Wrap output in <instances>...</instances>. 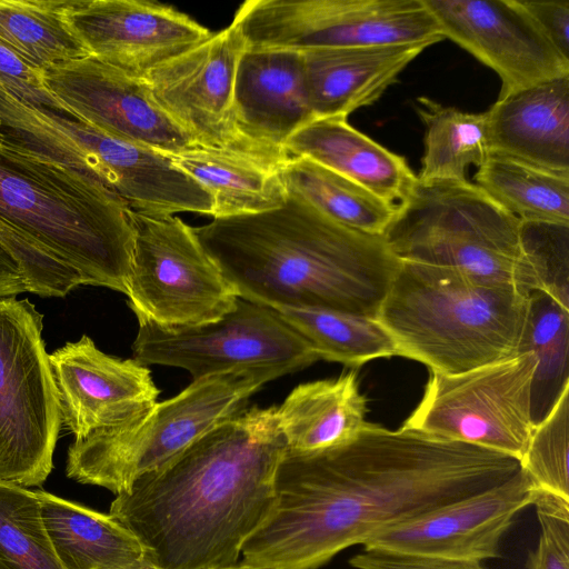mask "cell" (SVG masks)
Segmentation results:
<instances>
[{
  "label": "cell",
  "mask_w": 569,
  "mask_h": 569,
  "mask_svg": "<svg viewBox=\"0 0 569 569\" xmlns=\"http://www.w3.org/2000/svg\"><path fill=\"white\" fill-rule=\"evenodd\" d=\"M520 460L490 449L367 422L349 442L286 452L274 501L241 549L261 569H318L378 532L500 486Z\"/></svg>",
  "instance_id": "1"
},
{
  "label": "cell",
  "mask_w": 569,
  "mask_h": 569,
  "mask_svg": "<svg viewBox=\"0 0 569 569\" xmlns=\"http://www.w3.org/2000/svg\"><path fill=\"white\" fill-rule=\"evenodd\" d=\"M276 408L243 409L116 496L109 515L160 569L238 563L267 519L287 452Z\"/></svg>",
  "instance_id": "2"
},
{
  "label": "cell",
  "mask_w": 569,
  "mask_h": 569,
  "mask_svg": "<svg viewBox=\"0 0 569 569\" xmlns=\"http://www.w3.org/2000/svg\"><path fill=\"white\" fill-rule=\"evenodd\" d=\"M192 230L238 297L273 309L377 318L400 266L382 236L341 226L290 192L280 208Z\"/></svg>",
  "instance_id": "3"
},
{
  "label": "cell",
  "mask_w": 569,
  "mask_h": 569,
  "mask_svg": "<svg viewBox=\"0 0 569 569\" xmlns=\"http://www.w3.org/2000/svg\"><path fill=\"white\" fill-rule=\"evenodd\" d=\"M527 302L511 283L400 261L377 320L399 356L456 375L517 355Z\"/></svg>",
  "instance_id": "4"
},
{
  "label": "cell",
  "mask_w": 569,
  "mask_h": 569,
  "mask_svg": "<svg viewBox=\"0 0 569 569\" xmlns=\"http://www.w3.org/2000/svg\"><path fill=\"white\" fill-rule=\"evenodd\" d=\"M129 212L104 188L17 143L0 151V219L74 270L82 286L126 295L133 249Z\"/></svg>",
  "instance_id": "5"
},
{
  "label": "cell",
  "mask_w": 569,
  "mask_h": 569,
  "mask_svg": "<svg viewBox=\"0 0 569 569\" xmlns=\"http://www.w3.org/2000/svg\"><path fill=\"white\" fill-rule=\"evenodd\" d=\"M278 369L231 371L193 380L177 396L143 413L96 431L69 447L66 472L78 482L103 487L116 496L217 425L244 409Z\"/></svg>",
  "instance_id": "6"
},
{
  "label": "cell",
  "mask_w": 569,
  "mask_h": 569,
  "mask_svg": "<svg viewBox=\"0 0 569 569\" xmlns=\"http://www.w3.org/2000/svg\"><path fill=\"white\" fill-rule=\"evenodd\" d=\"M520 229L519 218L468 180L417 179L382 237L400 261L518 288Z\"/></svg>",
  "instance_id": "7"
},
{
  "label": "cell",
  "mask_w": 569,
  "mask_h": 569,
  "mask_svg": "<svg viewBox=\"0 0 569 569\" xmlns=\"http://www.w3.org/2000/svg\"><path fill=\"white\" fill-rule=\"evenodd\" d=\"M43 316L28 299L0 298V480L42 485L62 417Z\"/></svg>",
  "instance_id": "8"
},
{
  "label": "cell",
  "mask_w": 569,
  "mask_h": 569,
  "mask_svg": "<svg viewBox=\"0 0 569 569\" xmlns=\"http://www.w3.org/2000/svg\"><path fill=\"white\" fill-rule=\"evenodd\" d=\"M231 22L247 48L431 46L445 39L423 0H248Z\"/></svg>",
  "instance_id": "9"
},
{
  "label": "cell",
  "mask_w": 569,
  "mask_h": 569,
  "mask_svg": "<svg viewBox=\"0 0 569 569\" xmlns=\"http://www.w3.org/2000/svg\"><path fill=\"white\" fill-rule=\"evenodd\" d=\"M133 249L128 305L138 320L186 327L220 319L238 295L197 240L173 214L129 212Z\"/></svg>",
  "instance_id": "10"
},
{
  "label": "cell",
  "mask_w": 569,
  "mask_h": 569,
  "mask_svg": "<svg viewBox=\"0 0 569 569\" xmlns=\"http://www.w3.org/2000/svg\"><path fill=\"white\" fill-rule=\"evenodd\" d=\"M138 321L133 360L184 369L192 381L262 368L287 375L319 360L276 309L240 297L231 311L207 323L167 327Z\"/></svg>",
  "instance_id": "11"
},
{
  "label": "cell",
  "mask_w": 569,
  "mask_h": 569,
  "mask_svg": "<svg viewBox=\"0 0 569 569\" xmlns=\"http://www.w3.org/2000/svg\"><path fill=\"white\" fill-rule=\"evenodd\" d=\"M536 361L522 352L466 372L429 370L423 396L402 428L521 459L532 431Z\"/></svg>",
  "instance_id": "12"
},
{
  "label": "cell",
  "mask_w": 569,
  "mask_h": 569,
  "mask_svg": "<svg viewBox=\"0 0 569 569\" xmlns=\"http://www.w3.org/2000/svg\"><path fill=\"white\" fill-rule=\"evenodd\" d=\"M63 154L71 169L114 194L130 211L212 216L210 194L161 151L74 120L66 130Z\"/></svg>",
  "instance_id": "13"
},
{
  "label": "cell",
  "mask_w": 569,
  "mask_h": 569,
  "mask_svg": "<svg viewBox=\"0 0 569 569\" xmlns=\"http://www.w3.org/2000/svg\"><path fill=\"white\" fill-rule=\"evenodd\" d=\"M244 48L231 22L144 78L159 106L196 146L261 156L242 142L232 119L237 66Z\"/></svg>",
  "instance_id": "14"
},
{
  "label": "cell",
  "mask_w": 569,
  "mask_h": 569,
  "mask_svg": "<svg viewBox=\"0 0 569 569\" xmlns=\"http://www.w3.org/2000/svg\"><path fill=\"white\" fill-rule=\"evenodd\" d=\"M442 37L501 80L498 98L569 74L566 59L519 0H423Z\"/></svg>",
  "instance_id": "15"
},
{
  "label": "cell",
  "mask_w": 569,
  "mask_h": 569,
  "mask_svg": "<svg viewBox=\"0 0 569 569\" xmlns=\"http://www.w3.org/2000/svg\"><path fill=\"white\" fill-rule=\"evenodd\" d=\"M70 117L110 136L172 154L196 146L153 98L144 79L88 54L43 70Z\"/></svg>",
  "instance_id": "16"
},
{
  "label": "cell",
  "mask_w": 569,
  "mask_h": 569,
  "mask_svg": "<svg viewBox=\"0 0 569 569\" xmlns=\"http://www.w3.org/2000/svg\"><path fill=\"white\" fill-rule=\"evenodd\" d=\"M64 13L90 56L139 79L212 34L157 1L66 0Z\"/></svg>",
  "instance_id": "17"
},
{
  "label": "cell",
  "mask_w": 569,
  "mask_h": 569,
  "mask_svg": "<svg viewBox=\"0 0 569 569\" xmlns=\"http://www.w3.org/2000/svg\"><path fill=\"white\" fill-rule=\"evenodd\" d=\"M535 498L522 469L500 486L378 532L365 550L481 563L500 557L502 537Z\"/></svg>",
  "instance_id": "18"
},
{
  "label": "cell",
  "mask_w": 569,
  "mask_h": 569,
  "mask_svg": "<svg viewBox=\"0 0 569 569\" xmlns=\"http://www.w3.org/2000/svg\"><path fill=\"white\" fill-rule=\"evenodd\" d=\"M62 426L74 440L130 420L159 396L147 366L102 352L83 335L49 355Z\"/></svg>",
  "instance_id": "19"
},
{
  "label": "cell",
  "mask_w": 569,
  "mask_h": 569,
  "mask_svg": "<svg viewBox=\"0 0 569 569\" xmlns=\"http://www.w3.org/2000/svg\"><path fill=\"white\" fill-rule=\"evenodd\" d=\"M232 119L252 151L286 161L287 141L315 119L301 51L246 47L237 66Z\"/></svg>",
  "instance_id": "20"
},
{
  "label": "cell",
  "mask_w": 569,
  "mask_h": 569,
  "mask_svg": "<svg viewBox=\"0 0 569 569\" xmlns=\"http://www.w3.org/2000/svg\"><path fill=\"white\" fill-rule=\"evenodd\" d=\"M485 113L489 153L569 176V74L498 98Z\"/></svg>",
  "instance_id": "21"
},
{
  "label": "cell",
  "mask_w": 569,
  "mask_h": 569,
  "mask_svg": "<svg viewBox=\"0 0 569 569\" xmlns=\"http://www.w3.org/2000/svg\"><path fill=\"white\" fill-rule=\"evenodd\" d=\"M427 44H379L300 50L315 118L346 117L370 106Z\"/></svg>",
  "instance_id": "22"
},
{
  "label": "cell",
  "mask_w": 569,
  "mask_h": 569,
  "mask_svg": "<svg viewBox=\"0 0 569 569\" xmlns=\"http://www.w3.org/2000/svg\"><path fill=\"white\" fill-rule=\"evenodd\" d=\"M287 157L309 159L398 204L417 176L406 159L355 129L346 117L315 118L284 146Z\"/></svg>",
  "instance_id": "23"
},
{
  "label": "cell",
  "mask_w": 569,
  "mask_h": 569,
  "mask_svg": "<svg viewBox=\"0 0 569 569\" xmlns=\"http://www.w3.org/2000/svg\"><path fill=\"white\" fill-rule=\"evenodd\" d=\"M167 156L210 194L212 218L269 211L282 207L287 200L280 171L283 162L233 149L200 146Z\"/></svg>",
  "instance_id": "24"
},
{
  "label": "cell",
  "mask_w": 569,
  "mask_h": 569,
  "mask_svg": "<svg viewBox=\"0 0 569 569\" xmlns=\"http://www.w3.org/2000/svg\"><path fill=\"white\" fill-rule=\"evenodd\" d=\"M276 416L287 452L312 453L352 440L367 423V399L356 371H349L298 385Z\"/></svg>",
  "instance_id": "25"
},
{
  "label": "cell",
  "mask_w": 569,
  "mask_h": 569,
  "mask_svg": "<svg viewBox=\"0 0 569 569\" xmlns=\"http://www.w3.org/2000/svg\"><path fill=\"white\" fill-rule=\"evenodd\" d=\"M41 518L63 569H121L147 560L138 539L109 513L37 490Z\"/></svg>",
  "instance_id": "26"
},
{
  "label": "cell",
  "mask_w": 569,
  "mask_h": 569,
  "mask_svg": "<svg viewBox=\"0 0 569 569\" xmlns=\"http://www.w3.org/2000/svg\"><path fill=\"white\" fill-rule=\"evenodd\" d=\"M280 171L288 192L349 229L383 236L395 218L397 204L309 159L290 157Z\"/></svg>",
  "instance_id": "27"
},
{
  "label": "cell",
  "mask_w": 569,
  "mask_h": 569,
  "mask_svg": "<svg viewBox=\"0 0 569 569\" xmlns=\"http://www.w3.org/2000/svg\"><path fill=\"white\" fill-rule=\"evenodd\" d=\"M476 186L525 222L569 226V176L489 153Z\"/></svg>",
  "instance_id": "28"
},
{
  "label": "cell",
  "mask_w": 569,
  "mask_h": 569,
  "mask_svg": "<svg viewBox=\"0 0 569 569\" xmlns=\"http://www.w3.org/2000/svg\"><path fill=\"white\" fill-rule=\"evenodd\" d=\"M536 361L531 382V422L539 425L569 388V309L549 295L528 293L527 312L518 353Z\"/></svg>",
  "instance_id": "29"
},
{
  "label": "cell",
  "mask_w": 569,
  "mask_h": 569,
  "mask_svg": "<svg viewBox=\"0 0 569 569\" xmlns=\"http://www.w3.org/2000/svg\"><path fill=\"white\" fill-rule=\"evenodd\" d=\"M425 123V152L417 179L467 180L469 166L480 167L489 156L486 113L446 107L427 97L417 99Z\"/></svg>",
  "instance_id": "30"
},
{
  "label": "cell",
  "mask_w": 569,
  "mask_h": 569,
  "mask_svg": "<svg viewBox=\"0 0 569 569\" xmlns=\"http://www.w3.org/2000/svg\"><path fill=\"white\" fill-rule=\"evenodd\" d=\"M310 345L319 359L358 368L399 356L392 336L377 318L319 309H276Z\"/></svg>",
  "instance_id": "31"
},
{
  "label": "cell",
  "mask_w": 569,
  "mask_h": 569,
  "mask_svg": "<svg viewBox=\"0 0 569 569\" xmlns=\"http://www.w3.org/2000/svg\"><path fill=\"white\" fill-rule=\"evenodd\" d=\"M66 0H0V41L31 66H51L88 56L70 28Z\"/></svg>",
  "instance_id": "32"
},
{
  "label": "cell",
  "mask_w": 569,
  "mask_h": 569,
  "mask_svg": "<svg viewBox=\"0 0 569 569\" xmlns=\"http://www.w3.org/2000/svg\"><path fill=\"white\" fill-rule=\"evenodd\" d=\"M0 569H63L36 491L0 480Z\"/></svg>",
  "instance_id": "33"
},
{
  "label": "cell",
  "mask_w": 569,
  "mask_h": 569,
  "mask_svg": "<svg viewBox=\"0 0 569 569\" xmlns=\"http://www.w3.org/2000/svg\"><path fill=\"white\" fill-rule=\"evenodd\" d=\"M518 289L540 290L569 309V226L521 221Z\"/></svg>",
  "instance_id": "34"
},
{
  "label": "cell",
  "mask_w": 569,
  "mask_h": 569,
  "mask_svg": "<svg viewBox=\"0 0 569 569\" xmlns=\"http://www.w3.org/2000/svg\"><path fill=\"white\" fill-rule=\"evenodd\" d=\"M569 388L532 428L521 467L537 492L569 500Z\"/></svg>",
  "instance_id": "35"
},
{
  "label": "cell",
  "mask_w": 569,
  "mask_h": 569,
  "mask_svg": "<svg viewBox=\"0 0 569 569\" xmlns=\"http://www.w3.org/2000/svg\"><path fill=\"white\" fill-rule=\"evenodd\" d=\"M540 533L527 569H569V500L537 492L532 503Z\"/></svg>",
  "instance_id": "36"
},
{
  "label": "cell",
  "mask_w": 569,
  "mask_h": 569,
  "mask_svg": "<svg viewBox=\"0 0 569 569\" xmlns=\"http://www.w3.org/2000/svg\"><path fill=\"white\" fill-rule=\"evenodd\" d=\"M0 84L20 101L67 114L68 110L48 88L38 69L0 41Z\"/></svg>",
  "instance_id": "37"
},
{
  "label": "cell",
  "mask_w": 569,
  "mask_h": 569,
  "mask_svg": "<svg viewBox=\"0 0 569 569\" xmlns=\"http://www.w3.org/2000/svg\"><path fill=\"white\" fill-rule=\"evenodd\" d=\"M349 563L356 569H485L480 562L423 558L365 550L353 556Z\"/></svg>",
  "instance_id": "38"
},
{
  "label": "cell",
  "mask_w": 569,
  "mask_h": 569,
  "mask_svg": "<svg viewBox=\"0 0 569 569\" xmlns=\"http://www.w3.org/2000/svg\"><path fill=\"white\" fill-rule=\"evenodd\" d=\"M553 47L569 60V0H519Z\"/></svg>",
  "instance_id": "39"
},
{
  "label": "cell",
  "mask_w": 569,
  "mask_h": 569,
  "mask_svg": "<svg viewBox=\"0 0 569 569\" xmlns=\"http://www.w3.org/2000/svg\"><path fill=\"white\" fill-rule=\"evenodd\" d=\"M28 292L24 277L17 261L0 246V298Z\"/></svg>",
  "instance_id": "40"
},
{
  "label": "cell",
  "mask_w": 569,
  "mask_h": 569,
  "mask_svg": "<svg viewBox=\"0 0 569 569\" xmlns=\"http://www.w3.org/2000/svg\"><path fill=\"white\" fill-rule=\"evenodd\" d=\"M121 569H160V568H158L157 566H154L153 563H151L148 560H143L139 563H136V565L129 566V567H124Z\"/></svg>",
  "instance_id": "41"
},
{
  "label": "cell",
  "mask_w": 569,
  "mask_h": 569,
  "mask_svg": "<svg viewBox=\"0 0 569 569\" xmlns=\"http://www.w3.org/2000/svg\"><path fill=\"white\" fill-rule=\"evenodd\" d=\"M222 569H261V568H256V567L247 566V565H243L242 562H240V563H237L234 566L222 568Z\"/></svg>",
  "instance_id": "42"
},
{
  "label": "cell",
  "mask_w": 569,
  "mask_h": 569,
  "mask_svg": "<svg viewBox=\"0 0 569 569\" xmlns=\"http://www.w3.org/2000/svg\"><path fill=\"white\" fill-rule=\"evenodd\" d=\"M3 142H4V134H3V131H2V122H1V117H0V150L3 147Z\"/></svg>",
  "instance_id": "43"
}]
</instances>
